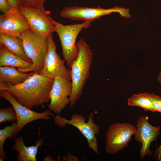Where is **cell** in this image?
I'll return each mask as SVG.
<instances>
[{
  "instance_id": "1",
  "label": "cell",
  "mask_w": 161,
  "mask_h": 161,
  "mask_svg": "<svg viewBox=\"0 0 161 161\" xmlns=\"http://www.w3.org/2000/svg\"><path fill=\"white\" fill-rule=\"evenodd\" d=\"M54 81V78L35 73L17 85L0 83V91H8L21 104L30 109L50 102Z\"/></svg>"
},
{
  "instance_id": "2",
  "label": "cell",
  "mask_w": 161,
  "mask_h": 161,
  "mask_svg": "<svg viewBox=\"0 0 161 161\" xmlns=\"http://www.w3.org/2000/svg\"><path fill=\"white\" fill-rule=\"evenodd\" d=\"M78 53L70 68L72 90L69 97L73 107L83 94V90L89 77L93 61V54L89 46L82 38L76 43Z\"/></svg>"
},
{
  "instance_id": "3",
  "label": "cell",
  "mask_w": 161,
  "mask_h": 161,
  "mask_svg": "<svg viewBox=\"0 0 161 161\" xmlns=\"http://www.w3.org/2000/svg\"><path fill=\"white\" fill-rule=\"evenodd\" d=\"M19 37L22 41L26 54L32 61V65L27 69L17 70L23 73L39 74L43 67L48 49L47 37L38 35L29 29L23 32Z\"/></svg>"
},
{
  "instance_id": "4",
  "label": "cell",
  "mask_w": 161,
  "mask_h": 161,
  "mask_svg": "<svg viewBox=\"0 0 161 161\" xmlns=\"http://www.w3.org/2000/svg\"><path fill=\"white\" fill-rule=\"evenodd\" d=\"M50 18L55 26V32L60 39L63 57L70 69L78 53L76 43L77 37L83 29L90 26L91 22L86 21L81 23L64 25Z\"/></svg>"
},
{
  "instance_id": "5",
  "label": "cell",
  "mask_w": 161,
  "mask_h": 161,
  "mask_svg": "<svg viewBox=\"0 0 161 161\" xmlns=\"http://www.w3.org/2000/svg\"><path fill=\"white\" fill-rule=\"evenodd\" d=\"M94 115L93 112L90 113L87 122L83 116L79 114H73L70 120L57 114L54 117V121L56 125L61 127H64L66 125L68 124L77 129L86 139L89 148L95 154H98L100 152L96 135L99 133L100 128L93 120Z\"/></svg>"
},
{
  "instance_id": "6",
  "label": "cell",
  "mask_w": 161,
  "mask_h": 161,
  "mask_svg": "<svg viewBox=\"0 0 161 161\" xmlns=\"http://www.w3.org/2000/svg\"><path fill=\"white\" fill-rule=\"evenodd\" d=\"M129 12V9L117 6L105 9L100 6L93 8L74 6L64 7L61 12L60 15L62 18H69L72 21L83 20L91 22L113 12H118L122 16L128 18L130 17Z\"/></svg>"
},
{
  "instance_id": "7",
  "label": "cell",
  "mask_w": 161,
  "mask_h": 161,
  "mask_svg": "<svg viewBox=\"0 0 161 161\" xmlns=\"http://www.w3.org/2000/svg\"><path fill=\"white\" fill-rule=\"evenodd\" d=\"M136 130L135 126L130 123H116L111 124L105 134L106 151L113 154L126 147Z\"/></svg>"
},
{
  "instance_id": "8",
  "label": "cell",
  "mask_w": 161,
  "mask_h": 161,
  "mask_svg": "<svg viewBox=\"0 0 161 161\" xmlns=\"http://www.w3.org/2000/svg\"><path fill=\"white\" fill-rule=\"evenodd\" d=\"M48 48L43 67L39 74L49 78L60 77L71 80V70L65 65L56 51V46L52 34L47 36Z\"/></svg>"
},
{
  "instance_id": "9",
  "label": "cell",
  "mask_w": 161,
  "mask_h": 161,
  "mask_svg": "<svg viewBox=\"0 0 161 161\" xmlns=\"http://www.w3.org/2000/svg\"><path fill=\"white\" fill-rule=\"evenodd\" d=\"M18 9L26 19L30 29L35 33L47 37L55 32L50 17L45 11L39 8L23 6Z\"/></svg>"
},
{
  "instance_id": "10",
  "label": "cell",
  "mask_w": 161,
  "mask_h": 161,
  "mask_svg": "<svg viewBox=\"0 0 161 161\" xmlns=\"http://www.w3.org/2000/svg\"><path fill=\"white\" fill-rule=\"evenodd\" d=\"M1 98L9 101L14 108L16 113L17 120L16 132H19L26 125L32 121L43 119L47 120L52 114L50 110H47L42 112L31 110L19 103L15 97L7 90L0 91Z\"/></svg>"
},
{
  "instance_id": "11",
  "label": "cell",
  "mask_w": 161,
  "mask_h": 161,
  "mask_svg": "<svg viewBox=\"0 0 161 161\" xmlns=\"http://www.w3.org/2000/svg\"><path fill=\"white\" fill-rule=\"evenodd\" d=\"M72 90L71 80L60 77L55 78L50 93L49 109L55 113H60L70 104L69 97Z\"/></svg>"
},
{
  "instance_id": "12",
  "label": "cell",
  "mask_w": 161,
  "mask_h": 161,
  "mask_svg": "<svg viewBox=\"0 0 161 161\" xmlns=\"http://www.w3.org/2000/svg\"><path fill=\"white\" fill-rule=\"evenodd\" d=\"M29 29L30 28L26 19L18 9L11 7L0 16V34L19 37Z\"/></svg>"
},
{
  "instance_id": "13",
  "label": "cell",
  "mask_w": 161,
  "mask_h": 161,
  "mask_svg": "<svg viewBox=\"0 0 161 161\" xmlns=\"http://www.w3.org/2000/svg\"><path fill=\"white\" fill-rule=\"evenodd\" d=\"M147 116H142L137 119L136 130L134 134L135 141L141 143L142 146L140 151V159H143L147 155L150 156L152 152L150 150L151 143L156 140L160 134V126H152L148 122Z\"/></svg>"
},
{
  "instance_id": "14",
  "label": "cell",
  "mask_w": 161,
  "mask_h": 161,
  "mask_svg": "<svg viewBox=\"0 0 161 161\" xmlns=\"http://www.w3.org/2000/svg\"><path fill=\"white\" fill-rule=\"evenodd\" d=\"M43 140L39 138L35 142V145L27 147L24 144L23 138L21 136L16 138L12 149L18 152L16 156L17 161H36V156L38 148L41 146Z\"/></svg>"
},
{
  "instance_id": "15",
  "label": "cell",
  "mask_w": 161,
  "mask_h": 161,
  "mask_svg": "<svg viewBox=\"0 0 161 161\" xmlns=\"http://www.w3.org/2000/svg\"><path fill=\"white\" fill-rule=\"evenodd\" d=\"M32 64L25 61L10 52L4 45H0V66L17 67L25 70L30 68Z\"/></svg>"
},
{
  "instance_id": "16",
  "label": "cell",
  "mask_w": 161,
  "mask_h": 161,
  "mask_svg": "<svg viewBox=\"0 0 161 161\" xmlns=\"http://www.w3.org/2000/svg\"><path fill=\"white\" fill-rule=\"evenodd\" d=\"M34 73L22 72L15 67L0 66V83L17 85L23 83Z\"/></svg>"
},
{
  "instance_id": "17",
  "label": "cell",
  "mask_w": 161,
  "mask_h": 161,
  "mask_svg": "<svg viewBox=\"0 0 161 161\" xmlns=\"http://www.w3.org/2000/svg\"><path fill=\"white\" fill-rule=\"evenodd\" d=\"M0 43L13 54L32 64L31 59L26 54L22 41L19 37L0 34Z\"/></svg>"
},
{
  "instance_id": "18",
  "label": "cell",
  "mask_w": 161,
  "mask_h": 161,
  "mask_svg": "<svg viewBox=\"0 0 161 161\" xmlns=\"http://www.w3.org/2000/svg\"><path fill=\"white\" fill-rule=\"evenodd\" d=\"M127 104L130 106L140 107L145 111L157 112L152 102L145 92L133 95L128 99Z\"/></svg>"
},
{
  "instance_id": "19",
  "label": "cell",
  "mask_w": 161,
  "mask_h": 161,
  "mask_svg": "<svg viewBox=\"0 0 161 161\" xmlns=\"http://www.w3.org/2000/svg\"><path fill=\"white\" fill-rule=\"evenodd\" d=\"M17 123H13L10 126H5L0 130V160L6 159V155L4 149V145L7 138L12 139L17 133L16 132Z\"/></svg>"
},
{
  "instance_id": "20",
  "label": "cell",
  "mask_w": 161,
  "mask_h": 161,
  "mask_svg": "<svg viewBox=\"0 0 161 161\" xmlns=\"http://www.w3.org/2000/svg\"><path fill=\"white\" fill-rule=\"evenodd\" d=\"M15 111L13 106L8 107L0 110V123L5 122H13L17 121Z\"/></svg>"
},
{
  "instance_id": "21",
  "label": "cell",
  "mask_w": 161,
  "mask_h": 161,
  "mask_svg": "<svg viewBox=\"0 0 161 161\" xmlns=\"http://www.w3.org/2000/svg\"><path fill=\"white\" fill-rule=\"evenodd\" d=\"M46 0H21V1L22 6L39 8L45 11L44 5Z\"/></svg>"
},
{
  "instance_id": "22",
  "label": "cell",
  "mask_w": 161,
  "mask_h": 161,
  "mask_svg": "<svg viewBox=\"0 0 161 161\" xmlns=\"http://www.w3.org/2000/svg\"><path fill=\"white\" fill-rule=\"evenodd\" d=\"M145 93L152 102L157 111L161 113V96L156 95L153 93Z\"/></svg>"
},
{
  "instance_id": "23",
  "label": "cell",
  "mask_w": 161,
  "mask_h": 161,
  "mask_svg": "<svg viewBox=\"0 0 161 161\" xmlns=\"http://www.w3.org/2000/svg\"><path fill=\"white\" fill-rule=\"evenodd\" d=\"M11 7L7 0H0V10L1 12L4 13Z\"/></svg>"
},
{
  "instance_id": "24",
  "label": "cell",
  "mask_w": 161,
  "mask_h": 161,
  "mask_svg": "<svg viewBox=\"0 0 161 161\" xmlns=\"http://www.w3.org/2000/svg\"><path fill=\"white\" fill-rule=\"evenodd\" d=\"M10 5L11 7L17 9L22 6L21 0H7Z\"/></svg>"
},
{
  "instance_id": "25",
  "label": "cell",
  "mask_w": 161,
  "mask_h": 161,
  "mask_svg": "<svg viewBox=\"0 0 161 161\" xmlns=\"http://www.w3.org/2000/svg\"><path fill=\"white\" fill-rule=\"evenodd\" d=\"M157 152L158 153V159L159 160L161 161V144L157 150Z\"/></svg>"
},
{
  "instance_id": "26",
  "label": "cell",
  "mask_w": 161,
  "mask_h": 161,
  "mask_svg": "<svg viewBox=\"0 0 161 161\" xmlns=\"http://www.w3.org/2000/svg\"><path fill=\"white\" fill-rule=\"evenodd\" d=\"M157 80L161 84V72L159 74Z\"/></svg>"
}]
</instances>
